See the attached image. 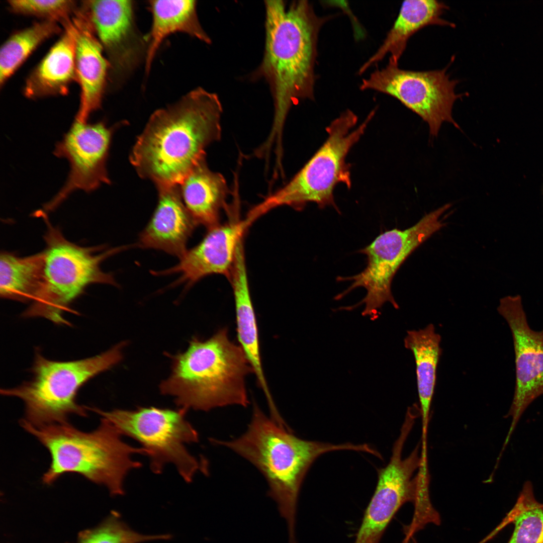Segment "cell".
Returning <instances> with one entry per match:
<instances>
[{"mask_svg": "<svg viewBox=\"0 0 543 543\" xmlns=\"http://www.w3.org/2000/svg\"><path fill=\"white\" fill-rule=\"evenodd\" d=\"M218 96L198 87L150 117L130 161L139 176L158 187L178 186L221 137Z\"/></svg>", "mask_w": 543, "mask_h": 543, "instance_id": "cell-1", "label": "cell"}, {"mask_svg": "<svg viewBox=\"0 0 543 543\" xmlns=\"http://www.w3.org/2000/svg\"><path fill=\"white\" fill-rule=\"evenodd\" d=\"M264 6V51L255 74L268 83L274 101L273 123L266 141L281 146L292 106L300 100L314 99L318 34L328 19L318 16L307 1L290 5L265 1Z\"/></svg>", "mask_w": 543, "mask_h": 543, "instance_id": "cell-2", "label": "cell"}, {"mask_svg": "<svg viewBox=\"0 0 543 543\" xmlns=\"http://www.w3.org/2000/svg\"><path fill=\"white\" fill-rule=\"evenodd\" d=\"M211 442L225 446L251 463L262 474L268 486V495L277 503L286 521L289 543H296L297 505L304 478L315 460L332 451L351 450L371 454L370 445L333 444L302 439L287 426L267 417L254 403L246 430L229 440L212 438Z\"/></svg>", "mask_w": 543, "mask_h": 543, "instance_id": "cell-3", "label": "cell"}, {"mask_svg": "<svg viewBox=\"0 0 543 543\" xmlns=\"http://www.w3.org/2000/svg\"><path fill=\"white\" fill-rule=\"evenodd\" d=\"M162 394L174 397L178 407L207 411L229 405L246 407V378L253 374L244 351L223 327L211 337L193 338L187 350L172 358Z\"/></svg>", "mask_w": 543, "mask_h": 543, "instance_id": "cell-4", "label": "cell"}, {"mask_svg": "<svg viewBox=\"0 0 543 543\" xmlns=\"http://www.w3.org/2000/svg\"><path fill=\"white\" fill-rule=\"evenodd\" d=\"M20 423L50 452V467L42 478L45 484H51L64 474L75 473L104 486L113 496L123 495L126 476L142 467L132 456L146 455L143 447L125 442L118 430L105 418L101 417L98 427L89 432L68 421L38 426L24 419Z\"/></svg>", "mask_w": 543, "mask_h": 543, "instance_id": "cell-5", "label": "cell"}, {"mask_svg": "<svg viewBox=\"0 0 543 543\" xmlns=\"http://www.w3.org/2000/svg\"><path fill=\"white\" fill-rule=\"evenodd\" d=\"M375 113L372 111L351 132L357 117L350 110L333 120L326 128L328 138L310 160L284 186L253 207L248 216L256 220L282 206L302 210L309 202L315 203L321 209L332 206L339 212L334 202V189L340 183L350 188V165L345 161L346 156L364 133Z\"/></svg>", "mask_w": 543, "mask_h": 543, "instance_id": "cell-6", "label": "cell"}, {"mask_svg": "<svg viewBox=\"0 0 543 543\" xmlns=\"http://www.w3.org/2000/svg\"><path fill=\"white\" fill-rule=\"evenodd\" d=\"M47 230L44 236V254L42 286L26 317H42L56 323L65 322L62 314L89 285L107 284L118 286L112 274L104 272L101 263L107 258L130 247L123 245L96 253L104 246L82 247L66 240L43 214Z\"/></svg>", "mask_w": 543, "mask_h": 543, "instance_id": "cell-7", "label": "cell"}, {"mask_svg": "<svg viewBox=\"0 0 543 543\" xmlns=\"http://www.w3.org/2000/svg\"><path fill=\"white\" fill-rule=\"evenodd\" d=\"M125 342L100 354L82 359L60 361L37 352L31 380L19 386L2 389V395L21 399L25 406L26 421L34 426L64 422L71 414L85 417V407L76 401L79 389L96 375L122 359Z\"/></svg>", "mask_w": 543, "mask_h": 543, "instance_id": "cell-8", "label": "cell"}, {"mask_svg": "<svg viewBox=\"0 0 543 543\" xmlns=\"http://www.w3.org/2000/svg\"><path fill=\"white\" fill-rule=\"evenodd\" d=\"M88 409L108 420L122 435L139 442L146 451L153 473L160 474L165 465L171 464L188 483L199 471L206 473L204 462L186 447L197 442L199 437L187 420L185 409L153 406L108 411L95 407Z\"/></svg>", "mask_w": 543, "mask_h": 543, "instance_id": "cell-9", "label": "cell"}, {"mask_svg": "<svg viewBox=\"0 0 543 543\" xmlns=\"http://www.w3.org/2000/svg\"><path fill=\"white\" fill-rule=\"evenodd\" d=\"M443 226L439 215L432 211L408 229H393L380 234L371 244L360 249L358 252L367 257L366 268L351 277H338L337 281H350L352 283L334 299L339 300L358 287L364 288L366 295L358 303L340 307L338 310L351 311L365 304L361 315L369 316L374 321L379 317L381 314L379 310L387 302L396 309H399L391 291L394 276L408 256Z\"/></svg>", "mask_w": 543, "mask_h": 543, "instance_id": "cell-10", "label": "cell"}, {"mask_svg": "<svg viewBox=\"0 0 543 543\" xmlns=\"http://www.w3.org/2000/svg\"><path fill=\"white\" fill-rule=\"evenodd\" d=\"M447 67L428 71L401 69L390 62L363 79L360 89L374 90L397 99L417 114L428 125L431 136L436 137L444 122L460 129L452 116V107L463 94H457L458 80L450 79Z\"/></svg>", "mask_w": 543, "mask_h": 543, "instance_id": "cell-11", "label": "cell"}, {"mask_svg": "<svg viewBox=\"0 0 543 543\" xmlns=\"http://www.w3.org/2000/svg\"><path fill=\"white\" fill-rule=\"evenodd\" d=\"M411 430L408 425L402 426L389 462L378 470L376 487L354 543H378L399 508L407 502H413L416 480L412 476L421 464V442L408 457L402 458L404 445Z\"/></svg>", "mask_w": 543, "mask_h": 543, "instance_id": "cell-12", "label": "cell"}, {"mask_svg": "<svg viewBox=\"0 0 543 543\" xmlns=\"http://www.w3.org/2000/svg\"><path fill=\"white\" fill-rule=\"evenodd\" d=\"M497 311L510 328L515 354L514 393L505 417L511 418L503 444L506 446L526 409L543 394V329L535 331L530 327L519 295L501 298Z\"/></svg>", "mask_w": 543, "mask_h": 543, "instance_id": "cell-13", "label": "cell"}, {"mask_svg": "<svg viewBox=\"0 0 543 543\" xmlns=\"http://www.w3.org/2000/svg\"><path fill=\"white\" fill-rule=\"evenodd\" d=\"M113 132L104 122L94 124L76 120L53 152L67 159L70 170L65 185L45 207L52 211L72 192L80 190L91 192L102 184H109L106 161Z\"/></svg>", "mask_w": 543, "mask_h": 543, "instance_id": "cell-14", "label": "cell"}, {"mask_svg": "<svg viewBox=\"0 0 543 543\" xmlns=\"http://www.w3.org/2000/svg\"><path fill=\"white\" fill-rule=\"evenodd\" d=\"M133 2L88 0L79 6L90 22L116 74L131 72L139 62L145 48L136 27Z\"/></svg>", "mask_w": 543, "mask_h": 543, "instance_id": "cell-15", "label": "cell"}, {"mask_svg": "<svg viewBox=\"0 0 543 543\" xmlns=\"http://www.w3.org/2000/svg\"><path fill=\"white\" fill-rule=\"evenodd\" d=\"M251 224L245 219L209 228L200 242L187 249L176 265L152 274H179L172 286L185 284L187 288L210 275H223L229 279L238 246Z\"/></svg>", "mask_w": 543, "mask_h": 543, "instance_id": "cell-16", "label": "cell"}, {"mask_svg": "<svg viewBox=\"0 0 543 543\" xmlns=\"http://www.w3.org/2000/svg\"><path fill=\"white\" fill-rule=\"evenodd\" d=\"M75 35L76 80L80 99L76 120L87 122L92 113L100 108L110 64L90 22L78 6L71 17Z\"/></svg>", "mask_w": 543, "mask_h": 543, "instance_id": "cell-17", "label": "cell"}, {"mask_svg": "<svg viewBox=\"0 0 543 543\" xmlns=\"http://www.w3.org/2000/svg\"><path fill=\"white\" fill-rule=\"evenodd\" d=\"M158 202L141 232L137 247L163 251L181 257L197 226L182 200L178 186L157 187Z\"/></svg>", "mask_w": 543, "mask_h": 543, "instance_id": "cell-18", "label": "cell"}, {"mask_svg": "<svg viewBox=\"0 0 543 543\" xmlns=\"http://www.w3.org/2000/svg\"><path fill=\"white\" fill-rule=\"evenodd\" d=\"M64 31L27 77L25 97L37 99L64 95L70 84L76 80L75 35L71 19L63 26Z\"/></svg>", "mask_w": 543, "mask_h": 543, "instance_id": "cell-19", "label": "cell"}, {"mask_svg": "<svg viewBox=\"0 0 543 543\" xmlns=\"http://www.w3.org/2000/svg\"><path fill=\"white\" fill-rule=\"evenodd\" d=\"M448 9V7L444 3L436 0L404 1L382 44L360 67L358 73H363L389 54V62L398 64L409 38L426 26L436 25L454 28V23L441 18Z\"/></svg>", "mask_w": 543, "mask_h": 543, "instance_id": "cell-20", "label": "cell"}, {"mask_svg": "<svg viewBox=\"0 0 543 543\" xmlns=\"http://www.w3.org/2000/svg\"><path fill=\"white\" fill-rule=\"evenodd\" d=\"M235 302L236 334L265 397L271 396L262 367L257 322L248 285L243 248H238L229 278Z\"/></svg>", "mask_w": 543, "mask_h": 543, "instance_id": "cell-21", "label": "cell"}, {"mask_svg": "<svg viewBox=\"0 0 543 543\" xmlns=\"http://www.w3.org/2000/svg\"><path fill=\"white\" fill-rule=\"evenodd\" d=\"M183 202L197 225L208 229L219 224L221 209L229 194L220 173L212 171L202 159L178 185Z\"/></svg>", "mask_w": 543, "mask_h": 543, "instance_id": "cell-22", "label": "cell"}, {"mask_svg": "<svg viewBox=\"0 0 543 543\" xmlns=\"http://www.w3.org/2000/svg\"><path fill=\"white\" fill-rule=\"evenodd\" d=\"M152 16L151 31L147 40L145 72L148 74L162 42L168 35L183 32L209 44L211 40L198 19L196 1H151Z\"/></svg>", "mask_w": 543, "mask_h": 543, "instance_id": "cell-23", "label": "cell"}, {"mask_svg": "<svg viewBox=\"0 0 543 543\" xmlns=\"http://www.w3.org/2000/svg\"><path fill=\"white\" fill-rule=\"evenodd\" d=\"M405 347L412 352L416 364L417 390L421 421L428 422L442 349L441 337L429 324L423 329L407 331Z\"/></svg>", "mask_w": 543, "mask_h": 543, "instance_id": "cell-24", "label": "cell"}, {"mask_svg": "<svg viewBox=\"0 0 543 543\" xmlns=\"http://www.w3.org/2000/svg\"><path fill=\"white\" fill-rule=\"evenodd\" d=\"M43 251L20 257L4 251L0 256L1 298L20 302L32 301L42 286Z\"/></svg>", "mask_w": 543, "mask_h": 543, "instance_id": "cell-25", "label": "cell"}, {"mask_svg": "<svg viewBox=\"0 0 543 543\" xmlns=\"http://www.w3.org/2000/svg\"><path fill=\"white\" fill-rule=\"evenodd\" d=\"M510 523L514 529L507 543H543V503L535 498L529 481L524 483L514 505L494 530L497 533Z\"/></svg>", "mask_w": 543, "mask_h": 543, "instance_id": "cell-26", "label": "cell"}, {"mask_svg": "<svg viewBox=\"0 0 543 543\" xmlns=\"http://www.w3.org/2000/svg\"><path fill=\"white\" fill-rule=\"evenodd\" d=\"M58 23L49 20L37 22L14 33L4 42L0 50L1 86L40 44L61 31Z\"/></svg>", "mask_w": 543, "mask_h": 543, "instance_id": "cell-27", "label": "cell"}, {"mask_svg": "<svg viewBox=\"0 0 543 543\" xmlns=\"http://www.w3.org/2000/svg\"><path fill=\"white\" fill-rule=\"evenodd\" d=\"M170 537L169 534L138 533L128 526L117 512H112L97 527L81 532L77 543H141Z\"/></svg>", "mask_w": 543, "mask_h": 543, "instance_id": "cell-28", "label": "cell"}, {"mask_svg": "<svg viewBox=\"0 0 543 543\" xmlns=\"http://www.w3.org/2000/svg\"><path fill=\"white\" fill-rule=\"evenodd\" d=\"M14 13L35 16L63 24L69 22L78 7L71 0H12L8 1Z\"/></svg>", "mask_w": 543, "mask_h": 543, "instance_id": "cell-29", "label": "cell"}, {"mask_svg": "<svg viewBox=\"0 0 543 543\" xmlns=\"http://www.w3.org/2000/svg\"><path fill=\"white\" fill-rule=\"evenodd\" d=\"M541 190H542V196H543V185H542V186Z\"/></svg>", "mask_w": 543, "mask_h": 543, "instance_id": "cell-30", "label": "cell"}]
</instances>
